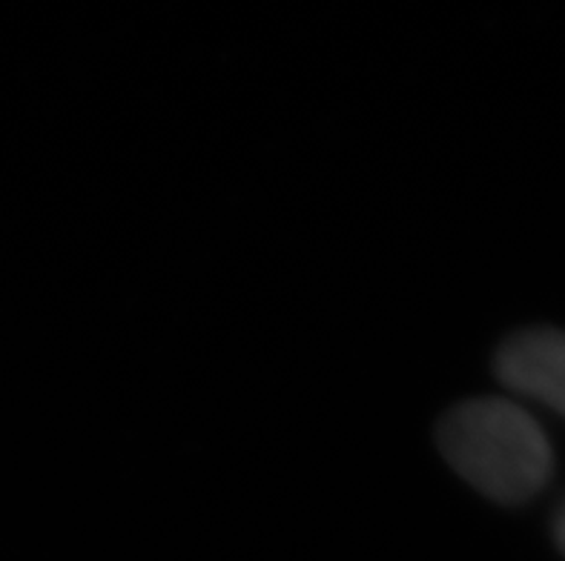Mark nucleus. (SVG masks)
Masks as SVG:
<instances>
[{
	"instance_id": "f257e3e1",
	"label": "nucleus",
	"mask_w": 565,
	"mask_h": 561,
	"mask_svg": "<svg viewBox=\"0 0 565 561\" xmlns=\"http://www.w3.org/2000/svg\"><path fill=\"white\" fill-rule=\"evenodd\" d=\"M439 450L459 476L500 505H523L545 490L554 473L552 441L511 398H471L439 424Z\"/></svg>"
},
{
	"instance_id": "f03ea898",
	"label": "nucleus",
	"mask_w": 565,
	"mask_h": 561,
	"mask_svg": "<svg viewBox=\"0 0 565 561\" xmlns=\"http://www.w3.org/2000/svg\"><path fill=\"white\" fill-rule=\"evenodd\" d=\"M494 370L511 392L565 419V330L531 327L511 335L497 353Z\"/></svg>"
},
{
	"instance_id": "7ed1b4c3",
	"label": "nucleus",
	"mask_w": 565,
	"mask_h": 561,
	"mask_svg": "<svg viewBox=\"0 0 565 561\" xmlns=\"http://www.w3.org/2000/svg\"><path fill=\"white\" fill-rule=\"evenodd\" d=\"M552 536H554V544H557V550L565 555V501L557 507V513H554Z\"/></svg>"
}]
</instances>
